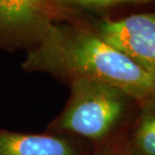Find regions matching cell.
<instances>
[{"label": "cell", "mask_w": 155, "mask_h": 155, "mask_svg": "<svg viewBox=\"0 0 155 155\" xmlns=\"http://www.w3.org/2000/svg\"><path fill=\"white\" fill-rule=\"evenodd\" d=\"M28 70L85 78L108 84L136 100L155 96V80L95 31L79 25L53 23L23 63Z\"/></svg>", "instance_id": "1"}, {"label": "cell", "mask_w": 155, "mask_h": 155, "mask_svg": "<svg viewBox=\"0 0 155 155\" xmlns=\"http://www.w3.org/2000/svg\"><path fill=\"white\" fill-rule=\"evenodd\" d=\"M128 96L119 89L85 78L71 80V96L61 116V128L99 139L119 120Z\"/></svg>", "instance_id": "2"}, {"label": "cell", "mask_w": 155, "mask_h": 155, "mask_svg": "<svg viewBox=\"0 0 155 155\" xmlns=\"http://www.w3.org/2000/svg\"><path fill=\"white\" fill-rule=\"evenodd\" d=\"M95 32L155 80V13L105 19Z\"/></svg>", "instance_id": "3"}, {"label": "cell", "mask_w": 155, "mask_h": 155, "mask_svg": "<svg viewBox=\"0 0 155 155\" xmlns=\"http://www.w3.org/2000/svg\"><path fill=\"white\" fill-rule=\"evenodd\" d=\"M53 0H0V37L37 40L49 25L71 17Z\"/></svg>", "instance_id": "4"}, {"label": "cell", "mask_w": 155, "mask_h": 155, "mask_svg": "<svg viewBox=\"0 0 155 155\" xmlns=\"http://www.w3.org/2000/svg\"><path fill=\"white\" fill-rule=\"evenodd\" d=\"M0 155H78L63 138L0 130Z\"/></svg>", "instance_id": "5"}, {"label": "cell", "mask_w": 155, "mask_h": 155, "mask_svg": "<svg viewBox=\"0 0 155 155\" xmlns=\"http://www.w3.org/2000/svg\"><path fill=\"white\" fill-rule=\"evenodd\" d=\"M132 149L134 155H155V103L147 105L135 128Z\"/></svg>", "instance_id": "6"}, {"label": "cell", "mask_w": 155, "mask_h": 155, "mask_svg": "<svg viewBox=\"0 0 155 155\" xmlns=\"http://www.w3.org/2000/svg\"><path fill=\"white\" fill-rule=\"evenodd\" d=\"M59 6L69 11L100 10L122 4H145L155 0H53Z\"/></svg>", "instance_id": "7"}]
</instances>
